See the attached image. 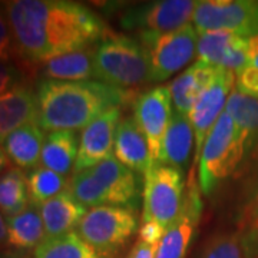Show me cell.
I'll list each match as a JSON object with an SVG mask.
<instances>
[{
  "label": "cell",
  "mask_w": 258,
  "mask_h": 258,
  "mask_svg": "<svg viewBox=\"0 0 258 258\" xmlns=\"http://www.w3.org/2000/svg\"><path fill=\"white\" fill-rule=\"evenodd\" d=\"M26 176L19 168H10L0 175V211L6 218L18 215L30 205Z\"/></svg>",
  "instance_id": "obj_27"
},
{
  "label": "cell",
  "mask_w": 258,
  "mask_h": 258,
  "mask_svg": "<svg viewBox=\"0 0 258 258\" xmlns=\"http://www.w3.org/2000/svg\"><path fill=\"white\" fill-rule=\"evenodd\" d=\"M6 221L8 247H12L15 251L28 252L30 249H36L46 238L40 210L33 204L18 215L6 218Z\"/></svg>",
  "instance_id": "obj_23"
},
{
  "label": "cell",
  "mask_w": 258,
  "mask_h": 258,
  "mask_svg": "<svg viewBox=\"0 0 258 258\" xmlns=\"http://www.w3.org/2000/svg\"><path fill=\"white\" fill-rule=\"evenodd\" d=\"M164 234H165V230L154 222H141L139 225V240L149 242V244L158 245L162 240Z\"/></svg>",
  "instance_id": "obj_34"
},
{
  "label": "cell",
  "mask_w": 258,
  "mask_h": 258,
  "mask_svg": "<svg viewBox=\"0 0 258 258\" xmlns=\"http://www.w3.org/2000/svg\"><path fill=\"white\" fill-rule=\"evenodd\" d=\"M8 252H9V251H5V249L0 248V258L6 257V255H8Z\"/></svg>",
  "instance_id": "obj_40"
},
{
  "label": "cell",
  "mask_w": 258,
  "mask_h": 258,
  "mask_svg": "<svg viewBox=\"0 0 258 258\" xmlns=\"http://www.w3.org/2000/svg\"><path fill=\"white\" fill-rule=\"evenodd\" d=\"M192 149L195 151V135L189 116L174 111L162 141L158 164L184 171L192 155Z\"/></svg>",
  "instance_id": "obj_18"
},
{
  "label": "cell",
  "mask_w": 258,
  "mask_h": 258,
  "mask_svg": "<svg viewBox=\"0 0 258 258\" xmlns=\"http://www.w3.org/2000/svg\"><path fill=\"white\" fill-rule=\"evenodd\" d=\"M198 258H248L237 232H220L207 241Z\"/></svg>",
  "instance_id": "obj_30"
},
{
  "label": "cell",
  "mask_w": 258,
  "mask_h": 258,
  "mask_svg": "<svg viewBox=\"0 0 258 258\" xmlns=\"http://www.w3.org/2000/svg\"><path fill=\"white\" fill-rule=\"evenodd\" d=\"M36 96L28 85L0 95V144L23 125L36 122Z\"/></svg>",
  "instance_id": "obj_17"
},
{
  "label": "cell",
  "mask_w": 258,
  "mask_h": 258,
  "mask_svg": "<svg viewBox=\"0 0 258 258\" xmlns=\"http://www.w3.org/2000/svg\"><path fill=\"white\" fill-rule=\"evenodd\" d=\"M15 43L10 32L9 23L3 9L0 8V60H15Z\"/></svg>",
  "instance_id": "obj_33"
},
{
  "label": "cell",
  "mask_w": 258,
  "mask_h": 258,
  "mask_svg": "<svg viewBox=\"0 0 258 258\" xmlns=\"http://www.w3.org/2000/svg\"><path fill=\"white\" fill-rule=\"evenodd\" d=\"M185 186L182 171L154 164L144 175V211L141 222H154L166 230L182 208Z\"/></svg>",
  "instance_id": "obj_8"
},
{
  "label": "cell",
  "mask_w": 258,
  "mask_h": 258,
  "mask_svg": "<svg viewBox=\"0 0 258 258\" xmlns=\"http://www.w3.org/2000/svg\"><path fill=\"white\" fill-rule=\"evenodd\" d=\"M66 178L68 176L60 175L42 165L33 168L26 176L30 204L40 207L42 204L55 198L56 195L68 191L66 188H69V181Z\"/></svg>",
  "instance_id": "obj_28"
},
{
  "label": "cell",
  "mask_w": 258,
  "mask_h": 258,
  "mask_svg": "<svg viewBox=\"0 0 258 258\" xmlns=\"http://www.w3.org/2000/svg\"><path fill=\"white\" fill-rule=\"evenodd\" d=\"M237 235L248 258H258V192L241 212Z\"/></svg>",
  "instance_id": "obj_29"
},
{
  "label": "cell",
  "mask_w": 258,
  "mask_h": 258,
  "mask_svg": "<svg viewBox=\"0 0 258 258\" xmlns=\"http://www.w3.org/2000/svg\"><path fill=\"white\" fill-rule=\"evenodd\" d=\"M79 142L76 132L72 131H56L49 132L40 157V165L60 175L68 176L75 168L78 158Z\"/></svg>",
  "instance_id": "obj_24"
},
{
  "label": "cell",
  "mask_w": 258,
  "mask_h": 258,
  "mask_svg": "<svg viewBox=\"0 0 258 258\" xmlns=\"http://www.w3.org/2000/svg\"><path fill=\"white\" fill-rule=\"evenodd\" d=\"M120 119L122 109L113 108L82 129L74 168L75 174L115 157V137Z\"/></svg>",
  "instance_id": "obj_14"
},
{
  "label": "cell",
  "mask_w": 258,
  "mask_h": 258,
  "mask_svg": "<svg viewBox=\"0 0 258 258\" xmlns=\"http://www.w3.org/2000/svg\"><path fill=\"white\" fill-rule=\"evenodd\" d=\"M137 39L145 50L152 83L175 75L192 62L198 50V30L192 23L169 32H141Z\"/></svg>",
  "instance_id": "obj_6"
},
{
  "label": "cell",
  "mask_w": 258,
  "mask_h": 258,
  "mask_svg": "<svg viewBox=\"0 0 258 258\" xmlns=\"http://www.w3.org/2000/svg\"><path fill=\"white\" fill-rule=\"evenodd\" d=\"M33 258H103L83 240L78 231L46 237L35 249Z\"/></svg>",
  "instance_id": "obj_26"
},
{
  "label": "cell",
  "mask_w": 258,
  "mask_h": 258,
  "mask_svg": "<svg viewBox=\"0 0 258 258\" xmlns=\"http://www.w3.org/2000/svg\"><path fill=\"white\" fill-rule=\"evenodd\" d=\"M115 157L137 174H147L152 158L144 134L134 116H122L115 137Z\"/></svg>",
  "instance_id": "obj_16"
},
{
  "label": "cell",
  "mask_w": 258,
  "mask_h": 258,
  "mask_svg": "<svg viewBox=\"0 0 258 258\" xmlns=\"http://www.w3.org/2000/svg\"><path fill=\"white\" fill-rule=\"evenodd\" d=\"M235 89L242 95L258 98V68L245 64L238 74H235Z\"/></svg>",
  "instance_id": "obj_31"
},
{
  "label": "cell",
  "mask_w": 258,
  "mask_h": 258,
  "mask_svg": "<svg viewBox=\"0 0 258 258\" xmlns=\"http://www.w3.org/2000/svg\"><path fill=\"white\" fill-rule=\"evenodd\" d=\"M96 81L123 91H134L151 82L145 50L138 39L108 35L93 46Z\"/></svg>",
  "instance_id": "obj_5"
},
{
  "label": "cell",
  "mask_w": 258,
  "mask_h": 258,
  "mask_svg": "<svg viewBox=\"0 0 258 258\" xmlns=\"http://www.w3.org/2000/svg\"><path fill=\"white\" fill-rule=\"evenodd\" d=\"M258 68V36L248 39V63Z\"/></svg>",
  "instance_id": "obj_36"
},
{
  "label": "cell",
  "mask_w": 258,
  "mask_h": 258,
  "mask_svg": "<svg viewBox=\"0 0 258 258\" xmlns=\"http://www.w3.org/2000/svg\"><path fill=\"white\" fill-rule=\"evenodd\" d=\"M39 210L43 220L46 237H56L76 230L85 214L88 212V208L78 203L69 191L59 194L55 198L42 204Z\"/></svg>",
  "instance_id": "obj_22"
},
{
  "label": "cell",
  "mask_w": 258,
  "mask_h": 258,
  "mask_svg": "<svg viewBox=\"0 0 258 258\" xmlns=\"http://www.w3.org/2000/svg\"><path fill=\"white\" fill-rule=\"evenodd\" d=\"M247 157L245 141L227 112H222L204 142L198 161V184L204 195H212Z\"/></svg>",
  "instance_id": "obj_4"
},
{
  "label": "cell",
  "mask_w": 258,
  "mask_h": 258,
  "mask_svg": "<svg viewBox=\"0 0 258 258\" xmlns=\"http://www.w3.org/2000/svg\"><path fill=\"white\" fill-rule=\"evenodd\" d=\"M5 258H30L28 252H23V251H12L8 252V255Z\"/></svg>",
  "instance_id": "obj_39"
},
{
  "label": "cell",
  "mask_w": 258,
  "mask_h": 258,
  "mask_svg": "<svg viewBox=\"0 0 258 258\" xmlns=\"http://www.w3.org/2000/svg\"><path fill=\"white\" fill-rule=\"evenodd\" d=\"M198 2L157 0L131 6L120 15V26L126 30L169 32L191 23Z\"/></svg>",
  "instance_id": "obj_10"
},
{
  "label": "cell",
  "mask_w": 258,
  "mask_h": 258,
  "mask_svg": "<svg viewBox=\"0 0 258 258\" xmlns=\"http://www.w3.org/2000/svg\"><path fill=\"white\" fill-rule=\"evenodd\" d=\"M138 215L126 207H95L76 227L78 234L101 257L111 258L139 231Z\"/></svg>",
  "instance_id": "obj_7"
},
{
  "label": "cell",
  "mask_w": 258,
  "mask_h": 258,
  "mask_svg": "<svg viewBox=\"0 0 258 258\" xmlns=\"http://www.w3.org/2000/svg\"><path fill=\"white\" fill-rule=\"evenodd\" d=\"M39 74L47 81H63V82L96 81L93 46L49 59L42 64H39Z\"/></svg>",
  "instance_id": "obj_20"
},
{
  "label": "cell",
  "mask_w": 258,
  "mask_h": 258,
  "mask_svg": "<svg viewBox=\"0 0 258 258\" xmlns=\"http://www.w3.org/2000/svg\"><path fill=\"white\" fill-rule=\"evenodd\" d=\"M16 57L25 78L56 56L98 45L111 35L105 22L88 6L69 0H9L2 3Z\"/></svg>",
  "instance_id": "obj_1"
},
{
  "label": "cell",
  "mask_w": 258,
  "mask_h": 258,
  "mask_svg": "<svg viewBox=\"0 0 258 258\" xmlns=\"http://www.w3.org/2000/svg\"><path fill=\"white\" fill-rule=\"evenodd\" d=\"M198 60L238 74L248 63V39L225 30L198 33Z\"/></svg>",
  "instance_id": "obj_15"
},
{
  "label": "cell",
  "mask_w": 258,
  "mask_h": 258,
  "mask_svg": "<svg viewBox=\"0 0 258 258\" xmlns=\"http://www.w3.org/2000/svg\"><path fill=\"white\" fill-rule=\"evenodd\" d=\"M8 245V221L0 211V247Z\"/></svg>",
  "instance_id": "obj_37"
},
{
  "label": "cell",
  "mask_w": 258,
  "mask_h": 258,
  "mask_svg": "<svg viewBox=\"0 0 258 258\" xmlns=\"http://www.w3.org/2000/svg\"><path fill=\"white\" fill-rule=\"evenodd\" d=\"M68 191L83 207H126L135 210L141 195L138 174L116 157L76 172Z\"/></svg>",
  "instance_id": "obj_3"
},
{
  "label": "cell",
  "mask_w": 258,
  "mask_h": 258,
  "mask_svg": "<svg viewBox=\"0 0 258 258\" xmlns=\"http://www.w3.org/2000/svg\"><path fill=\"white\" fill-rule=\"evenodd\" d=\"M197 169H191L185 186L182 208L174 222L165 230L161 242L158 244L155 258H185L197 234L201 214V188L197 184Z\"/></svg>",
  "instance_id": "obj_12"
},
{
  "label": "cell",
  "mask_w": 258,
  "mask_h": 258,
  "mask_svg": "<svg viewBox=\"0 0 258 258\" xmlns=\"http://www.w3.org/2000/svg\"><path fill=\"white\" fill-rule=\"evenodd\" d=\"M220 68L197 60L188 69H185L174 82L169 85L172 103L175 112L189 115L194 103L204 92V89L212 82Z\"/></svg>",
  "instance_id": "obj_19"
},
{
  "label": "cell",
  "mask_w": 258,
  "mask_h": 258,
  "mask_svg": "<svg viewBox=\"0 0 258 258\" xmlns=\"http://www.w3.org/2000/svg\"><path fill=\"white\" fill-rule=\"evenodd\" d=\"M235 89V74L228 69L220 68L212 82L204 89L200 98L194 103L189 112V120L195 135V151H194V169H197L204 142L210 135L211 129L218 118L225 111L231 92Z\"/></svg>",
  "instance_id": "obj_11"
},
{
  "label": "cell",
  "mask_w": 258,
  "mask_h": 258,
  "mask_svg": "<svg viewBox=\"0 0 258 258\" xmlns=\"http://www.w3.org/2000/svg\"><path fill=\"white\" fill-rule=\"evenodd\" d=\"M25 81V75L19 69V66L10 60H0V95L9 92L13 88Z\"/></svg>",
  "instance_id": "obj_32"
},
{
  "label": "cell",
  "mask_w": 258,
  "mask_h": 258,
  "mask_svg": "<svg viewBox=\"0 0 258 258\" xmlns=\"http://www.w3.org/2000/svg\"><path fill=\"white\" fill-rule=\"evenodd\" d=\"M36 123L49 132L85 129L105 112L126 105L135 91H123L99 81L63 82L42 79L37 83Z\"/></svg>",
  "instance_id": "obj_2"
},
{
  "label": "cell",
  "mask_w": 258,
  "mask_h": 258,
  "mask_svg": "<svg viewBox=\"0 0 258 258\" xmlns=\"http://www.w3.org/2000/svg\"><path fill=\"white\" fill-rule=\"evenodd\" d=\"M45 139V131L36 122H30L12 132L2 145L19 169H33L40 164Z\"/></svg>",
  "instance_id": "obj_21"
},
{
  "label": "cell",
  "mask_w": 258,
  "mask_h": 258,
  "mask_svg": "<svg viewBox=\"0 0 258 258\" xmlns=\"http://www.w3.org/2000/svg\"><path fill=\"white\" fill-rule=\"evenodd\" d=\"M198 33L225 30L242 37L258 36V0H201L194 12Z\"/></svg>",
  "instance_id": "obj_9"
},
{
  "label": "cell",
  "mask_w": 258,
  "mask_h": 258,
  "mask_svg": "<svg viewBox=\"0 0 258 258\" xmlns=\"http://www.w3.org/2000/svg\"><path fill=\"white\" fill-rule=\"evenodd\" d=\"M225 112L242 134L247 155L258 151V98L242 95L234 89L228 98Z\"/></svg>",
  "instance_id": "obj_25"
},
{
  "label": "cell",
  "mask_w": 258,
  "mask_h": 258,
  "mask_svg": "<svg viewBox=\"0 0 258 258\" xmlns=\"http://www.w3.org/2000/svg\"><path fill=\"white\" fill-rule=\"evenodd\" d=\"M10 159L8 157V154H6V151H5V148L3 145L0 144V175H3L6 171H9L10 168Z\"/></svg>",
  "instance_id": "obj_38"
},
{
  "label": "cell",
  "mask_w": 258,
  "mask_h": 258,
  "mask_svg": "<svg viewBox=\"0 0 258 258\" xmlns=\"http://www.w3.org/2000/svg\"><path fill=\"white\" fill-rule=\"evenodd\" d=\"M158 245L155 244H149L145 241L139 240L134 244V247L129 251L126 258H155L157 255Z\"/></svg>",
  "instance_id": "obj_35"
},
{
  "label": "cell",
  "mask_w": 258,
  "mask_h": 258,
  "mask_svg": "<svg viewBox=\"0 0 258 258\" xmlns=\"http://www.w3.org/2000/svg\"><path fill=\"white\" fill-rule=\"evenodd\" d=\"M172 115V96L169 86H157L138 95L135 99L134 119L147 139L152 165L159 162L162 141Z\"/></svg>",
  "instance_id": "obj_13"
}]
</instances>
